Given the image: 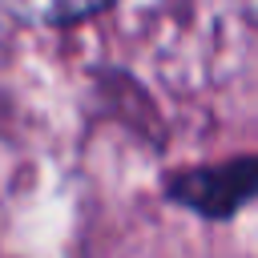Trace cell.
Returning a JSON list of instances; mask_svg holds the SVG:
<instances>
[{"label":"cell","instance_id":"1","mask_svg":"<svg viewBox=\"0 0 258 258\" xmlns=\"http://www.w3.org/2000/svg\"><path fill=\"white\" fill-rule=\"evenodd\" d=\"M254 194H258V157L230 161V165L202 169V173H185L181 181H173V198H181L185 206L214 214V218L238 210Z\"/></svg>","mask_w":258,"mask_h":258},{"label":"cell","instance_id":"2","mask_svg":"<svg viewBox=\"0 0 258 258\" xmlns=\"http://www.w3.org/2000/svg\"><path fill=\"white\" fill-rule=\"evenodd\" d=\"M113 0H0V12L24 24H73L101 12Z\"/></svg>","mask_w":258,"mask_h":258}]
</instances>
